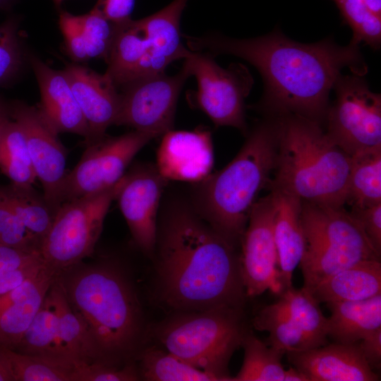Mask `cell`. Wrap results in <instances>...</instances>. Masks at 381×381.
Here are the masks:
<instances>
[{"instance_id":"obj_40","label":"cell","mask_w":381,"mask_h":381,"mask_svg":"<svg viewBox=\"0 0 381 381\" xmlns=\"http://www.w3.org/2000/svg\"><path fill=\"white\" fill-rule=\"evenodd\" d=\"M59 25L65 40L68 53L77 62L87 61L85 44L78 16L61 11Z\"/></svg>"},{"instance_id":"obj_29","label":"cell","mask_w":381,"mask_h":381,"mask_svg":"<svg viewBox=\"0 0 381 381\" xmlns=\"http://www.w3.org/2000/svg\"><path fill=\"white\" fill-rule=\"evenodd\" d=\"M241 346L244 358L233 381H283L285 369L282 363L284 352L268 346L246 332Z\"/></svg>"},{"instance_id":"obj_36","label":"cell","mask_w":381,"mask_h":381,"mask_svg":"<svg viewBox=\"0 0 381 381\" xmlns=\"http://www.w3.org/2000/svg\"><path fill=\"white\" fill-rule=\"evenodd\" d=\"M85 44L88 59H107L111 48L118 24L108 20L99 2L88 13L78 16Z\"/></svg>"},{"instance_id":"obj_19","label":"cell","mask_w":381,"mask_h":381,"mask_svg":"<svg viewBox=\"0 0 381 381\" xmlns=\"http://www.w3.org/2000/svg\"><path fill=\"white\" fill-rule=\"evenodd\" d=\"M30 61L40 91L42 116L58 134L75 133L85 140L87 123L64 71L52 68L35 56Z\"/></svg>"},{"instance_id":"obj_4","label":"cell","mask_w":381,"mask_h":381,"mask_svg":"<svg viewBox=\"0 0 381 381\" xmlns=\"http://www.w3.org/2000/svg\"><path fill=\"white\" fill-rule=\"evenodd\" d=\"M57 278L71 309L84 325L99 361L115 364L131 356L140 341L142 314L123 274L109 264L76 265Z\"/></svg>"},{"instance_id":"obj_28","label":"cell","mask_w":381,"mask_h":381,"mask_svg":"<svg viewBox=\"0 0 381 381\" xmlns=\"http://www.w3.org/2000/svg\"><path fill=\"white\" fill-rule=\"evenodd\" d=\"M279 301L289 318L308 338L313 348L327 342V318L320 308V303L303 287L291 286L279 294Z\"/></svg>"},{"instance_id":"obj_35","label":"cell","mask_w":381,"mask_h":381,"mask_svg":"<svg viewBox=\"0 0 381 381\" xmlns=\"http://www.w3.org/2000/svg\"><path fill=\"white\" fill-rule=\"evenodd\" d=\"M14 351L67 361L60 349L57 318L47 295Z\"/></svg>"},{"instance_id":"obj_34","label":"cell","mask_w":381,"mask_h":381,"mask_svg":"<svg viewBox=\"0 0 381 381\" xmlns=\"http://www.w3.org/2000/svg\"><path fill=\"white\" fill-rule=\"evenodd\" d=\"M255 329L269 333V346L286 353L313 349L308 338L289 318L277 302L264 307L254 319Z\"/></svg>"},{"instance_id":"obj_15","label":"cell","mask_w":381,"mask_h":381,"mask_svg":"<svg viewBox=\"0 0 381 381\" xmlns=\"http://www.w3.org/2000/svg\"><path fill=\"white\" fill-rule=\"evenodd\" d=\"M10 116L21 127L43 197L54 214L60 207L59 191L66 176V151L39 109L23 103L13 104Z\"/></svg>"},{"instance_id":"obj_46","label":"cell","mask_w":381,"mask_h":381,"mask_svg":"<svg viewBox=\"0 0 381 381\" xmlns=\"http://www.w3.org/2000/svg\"><path fill=\"white\" fill-rule=\"evenodd\" d=\"M283 381H309L306 375L294 366L285 370Z\"/></svg>"},{"instance_id":"obj_37","label":"cell","mask_w":381,"mask_h":381,"mask_svg":"<svg viewBox=\"0 0 381 381\" xmlns=\"http://www.w3.org/2000/svg\"><path fill=\"white\" fill-rule=\"evenodd\" d=\"M15 18L0 25V85L11 80L21 68L23 53Z\"/></svg>"},{"instance_id":"obj_20","label":"cell","mask_w":381,"mask_h":381,"mask_svg":"<svg viewBox=\"0 0 381 381\" xmlns=\"http://www.w3.org/2000/svg\"><path fill=\"white\" fill-rule=\"evenodd\" d=\"M188 0H174L157 12L138 19L147 55L143 76L165 72L171 63L184 59L190 52L181 41V17Z\"/></svg>"},{"instance_id":"obj_1","label":"cell","mask_w":381,"mask_h":381,"mask_svg":"<svg viewBox=\"0 0 381 381\" xmlns=\"http://www.w3.org/2000/svg\"><path fill=\"white\" fill-rule=\"evenodd\" d=\"M191 51L212 56L241 58L260 73L264 92L252 109L262 116L294 114L324 124L334 84L344 68L363 76L368 66L359 44L340 46L332 37L315 43H301L279 30L258 37L236 39L218 33L186 36Z\"/></svg>"},{"instance_id":"obj_11","label":"cell","mask_w":381,"mask_h":381,"mask_svg":"<svg viewBox=\"0 0 381 381\" xmlns=\"http://www.w3.org/2000/svg\"><path fill=\"white\" fill-rule=\"evenodd\" d=\"M154 138L134 130L116 137L104 136L87 145L78 163L66 174L59 191L60 205L116 184L136 154Z\"/></svg>"},{"instance_id":"obj_41","label":"cell","mask_w":381,"mask_h":381,"mask_svg":"<svg viewBox=\"0 0 381 381\" xmlns=\"http://www.w3.org/2000/svg\"><path fill=\"white\" fill-rule=\"evenodd\" d=\"M349 213L358 222L373 248L381 255V203L353 207Z\"/></svg>"},{"instance_id":"obj_10","label":"cell","mask_w":381,"mask_h":381,"mask_svg":"<svg viewBox=\"0 0 381 381\" xmlns=\"http://www.w3.org/2000/svg\"><path fill=\"white\" fill-rule=\"evenodd\" d=\"M323 127L329 138L349 156L381 147V95L363 76L340 74Z\"/></svg>"},{"instance_id":"obj_27","label":"cell","mask_w":381,"mask_h":381,"mask_svg":"<svg viewBox=\"0 0 381 381\" xmlns=\"http://www.w3.org/2000/svg\"><path fill=\"white\" fill-rule=\"evenodd\" d=\"M0 169L16 187H31L37 179L24 133L11 116L0 135Z\"/></svg>"},{"instance_id":"obj_39","label":"cell","mask_w":381,"mask_h":381,"mask_svg":"<svg viewBox=\"0 0 381 381\" xmlns=\"http://www.w3.org/2000/svg\"><path fill=\"white\" fill-rule=\"evenodd\" d=\"M139 378L138 370L131 364L119 368L96 361L75 363L71 381H134Z\"/></svg>"},{"instance_id":"obj_33","label":"cell","mask_w":381,"mask_h":381,"mask_svg":"<svg viewBox=\"0 0 381 381\" xmlns=\"http://www.w3.org/2000/svg\"><path fill=\"white\" fill-rule=\"evenodd\" d=\"M1 190L14 213L40 246L54 215L43 195L40 196L32 186L20 188L10 185L1 187Z\"/></svg>"},{"instance_id":"obj_8","label":"cell","mask_w":381,"mask_h":381,"mask_svg":"<svg viewBox=\"0 0 381 381\" xmlns=\"http://www.w3.org/2000/svg\"><path fill=\"white\" fill-rule=\"evenodd\" d=\"M122 178L109 188L62 203L55 212L40 253L44 266L57 277L92 253Z\"/></svg>"},{"instance_id":"obj_12","label":"cell","mask_w":381,"mask_h":381,"mask_svg":"<svg viewBox=\"0 0 381 381\" xmlns=\"http://www.w3.org/2000/svg\"><path fill=\"white\" fill-rule=\"evenodd\" d=\"M190 75L183 66L174 75L165 72L145 75L124 85L116 125L162 136L174 128L177 102Z\"/></svg>"},{"instance_id":"obj_18","label":"cell","mask_w":381,"mask_h":381,"mask_svg":"<svg viewBox=\"0 0 381 381\" xmlns=\"http://www.w3.org/2000/svg\"><path fill=\"white\" fill-rule=\"evenodd\" d=\"M358 342L326 344L286 354L288 361L309 381L379 380V376L365 359Z\"/></svg>"},{"instance_id":"obj_14","label":"cell","mask_w":381,"mask_h":381,"mask_svg":"<svg viewBox=\"0 0 381 381\" xmlns=\"http://www.w3.org/2000/svg\"><path fill=\"white\" fill-rule=\"evenodd\" d=\"M168 181L155 164H137L123 175L116 198L135 243L150 256L155 253L161 200Z\"/></svg>"},{"instance_id":"obj_47","label":"cell","mask_w":381,"mask_h":381,"mask_svg":"<svg viewBox=\"0 0 381 381\" xmlns=\"http://www.w3.org/2000/svg\"><path fill=\"white\" fill-rule=\"evenodd\" d=\"M0 381H13L11 373L0 348Z\"/></svg>"},{"instance_id":"obj_3","label":"cell","mask_w":381,"mask_h":381,"mask_svg":"<svg viewBox=\"0 0 381 381\" xmlns=\"http://www.w3.org/2000/svg\"><path fill=\"white\" fill-rule=\"evenodd\" d=\"M279 128V117L263 116L248 131L235 157L222 169L192 183L187 196L195 211L236 248L260 193L270 186Z\"/></svg>"},{"instance_id":"obj_42","label":"cell","mask_w":381,"mask_h":381,"mask_svg":"<svg viewBox=\"0 0 381 381\" xmlns=\"http://www.w3.org/2000/svg\"><path fill=\"white\" fill-rule=\"evenodd\" d=\"M42 261L40 250H23L0 244V273Z\"/></svg>"},{"instance_id":"obj_45","label":"cell","mask_w":381,"mask_h":381,"mask_svg":"<svg viewBox=\"0 0 381 381\" xmlns=\"http://www.w3.org/2000/svg\"><path fill=\"white\" fill-rule=\"evenodd\" d=\"M358 343L363 356L371 368H380L381 328L372 332Z\"/></svg>"},{"instance_id":"obj_48","label":"cell","mask_w":381,"mask_h":381,"mask_svg":"<svg viewBox=\"0 0 381 381\" xmlns=\"http://www.w3.org/2000/svg\"><path fill=\"white\" fill-rule=\"evenodd\" d=\"M10 114L9 109L3 104L0 99V135L3 128V126L6 121L9 119Z\"/></svg>"},{"instance_id":"obj_23","label":"cell","mask_w":381,"mask_h":381,"mask_svg":"<svg viewBox=\"0 0 381 381\" xmlns=\"http://www.w3.org/2000/svg\"><path fill=\"white\" fill-rule=\"evenodd\" d=\"M326 305L331 313L327 336L335 342L356 343L381 328V294L365 300Z\"/></svg>"},{"instance_id":"obj_26","label":"cell","mask_w":381,"mask_h":381,"mask_svg":"<svg viewBox=\"0 0 381 381\" xmlns=\"http://www.w3.org/2000/svg\"><path fill=\"white\" fill-rule=\"evenodd\" d=\"M381 203V147L351 156L346 204L351 208Z\"/></svg>"},{"instance_id":"obj_32","label":"cell","mask_w":381,"mask_h":381,"mask_svg":"<svg viewBox=\"0 0 381 381\" xmlns=\"http://www.w3.org/2000/svg\"><path fill=\"white\" fill-rule=\"evenodd\" d=\"M353 32L351 43L377 50L381 44V0H332Z\"/></svg>"},{"instance_id":"obj_16","label":"cell","mask_w":381,"mask_h":381,"mask_svg":"<svg viewBox=\"0 0 381 381\" xmlns=\"http://www.w3.org/2000/svg\"><path fill=\"white\" fill-rule=\"evenodd\" d=\"M159 174L167 181L199 182L212 172L214 149L210 131L167 132L157 149L156 164Z\"/></svg>"},{"instance_id":"obj_49","label":"cell","mask_w":381,"mask_h":381,"mask_svg":"<svg viewBox=\"0 0 381 381\" xmlns=\"http://www.w3.org/2000/svg\"><path fill=\"white\" fill-rule=\"evenodd\" d=\"M17 0H0V9L8 8Z\"/></svg>"},{"instance_id":"obj_25","label":"cell","mask_w":381,"mask_h":381,"mask_svg":"<svg viewBox=\"0 0 381 381\" xmlns=\"http://www.w3.org/2000/svg\"><path fill=\"white\" fill-rule=\"evenodd\" d=\"M47 297L56 313L62 356L74 364L99 361L95 346L82 322L71 309L58 278Z\"/></svg>"},{"instance_id":"obj_43","label":"cell","mask_w":381,"mask_h":381,"mask_svg":"<svg viewBox=\"0 0 381 381\" xmlns=\"http://www.w3.org/2000/svg\"><path fill=\"white\" fill-rule=\"evenodd\" d=\"M44 266L40 261L22 268L0 273V297L14 289Z\"/></svg>"},{"instance_id":"obj_13","label":"cell","mask_w":381,"mask_h":381,"mask_svg":"<svg viewBox=\"0 0 381 381\" xmlns=\"http://www.w3.org/2000/svg\"><path fill=\"white\" fill-rule=\"evenodd\" d=\"M274 202L272 194L258 199L253 206L241 238V274L246 297L269 290L279 295L277 253L274 238Z\"/></svg>"},{"instance_id":"obj_44","label":"cell","mask_w":381,"mask_h":381,"mask_svg":"<svg viewBox=\"0 0 381 381\" xmlns=\"http://www.w3.org/2000/svg\"><path fill=\"white\" fill-rule=\"evenodd\" d=\"M135 0H99L101 9L106 18L116 24L131 20Z\"/></svg>"},{"instance_id":"obj_5","label":"cell","mask_w":381,"mask_h":381,"mask_svg":"<svg viewBox=\"0 0 381 381\" xmlns=\"http://www.w3.org/2000/svg\"><path fill=\"white\" fill-rule=\"evenodd\" d=\"M279 118L277 162L268 189H283L304 202L344 207L351 157L320 123L294 114Z\"/></svg>"},{"instance_id":"obj_31","label":"cell","mask_w":381,"mask_h":381,"mask_svg":"<svg viewBox=\"0 0 381 381\" xmlns=\"http://www.w3.org/2000/svg\"><path fill=\"white\" fill-rule=\"evenodd\" d=\"M140 374L150 381H222L168 351L149 348L141 354Z\"/></svg>"},{"instance_id":"obj_24","label":"cell","mask_w":381,"mask_h":381,"mask_svg":"<svg viewBox=\"0 0 381 381\" xmlns=\"http://www.w3.org/2000/svg\"><path fill=\"white\" fill-rule=\"evenodd\" d=\"M56 278L44 266L23 296L0 309V348L16 349Z\"/></svg>"},{"instance_id":"obj_17","label":"cell","mask_w":381,"mask_h":381,"mask_svg":"<svg viewBox=\"0 0 381 381\" xmlns=\"http://www.w3.org/2000/svg\"><path fill=\"white\" fill-rule=\"evenodd\" d=\"M64 71L87 123V146L103 138L107 128L116 125L121 93L105 73L75 64L68 65Z\"/></svg>"},{"instance_id":"obj_2","label":"cell","mask_w":381,"mask_h":381,"mask_svg":"<svg viewBox=\"0 0 381 381\" xmlns=\"http://www.w3.org/2000/svg\"><path fill=\"white\" fill-rule=\"evenodd\" d=\"M155 251L159 290L169 306L181 312L243 309L246 295L237 248L187 196L171 195L162 202Z\"/></svg>"},{"instance_id":"obj_22","label":"cell","mask_w":381,"mask_h":381,"mask_svg":"<svg viewBox=\"0 0 381 381\" xmlns=\"http://www.w3.org/2000/svg\"><path fill=\"white\" fill-rule=\"evenodd\" d=\"M317 302L365 300L381 294L380 260H366L349 266L317 284L310 291Z\"/></svg>"},{"instance_id":"obj_7","label":"cell","mask_w":381,"mask_h":381,"mask_svg":"<svg viewBox=\"0 0 381 381\" xmlns=\"http://www.w3.org/2000/svg\"><path fill=\"white\" fill-rule=\"evenodd\" d=\"M305 250L300 265L309 292L332 274L366 260H380L358 222L344 207L302 201Z\"/></svg>"},{"instance_id":"obj_9","label":"cell","mask_w":381,"mask_h":381,"mask_svg":"<svg viewBox=\"0 0 381 381\" xmlns=\"http://www.w3.org/2000/svg\"><path fill=\"white\" fill-rule=\"evenodd\" d=\"M183 66L197 80L196 91L188 93L190 104L203 111L215 127L231 126L246 135L245 99L254 80L248 69L240 63L227 68L219 66L207 52L191 51Z\"/></svg>"},{"instance_id":"obj_21","label":"cell","mask_w":381,"mask_h":381,"mask_svg":"<svg viewBox=\"0 0 381 381\" xmlns=\"http://www.w3.org/2000/svg\"><path fill=\"white\" fill-rule=\"evenodd\" d=\"M269 190L274 202L273 232L279 281L284 291L292 286L293 273L300 264L305 250L301 221L302 200L283 189L271 188Z\"/></svg>"},{"instance_id":"obj_6","label":"cell","mask_w":381,"mask_h":381,"mask_svg":"<svg viewBox=\"0 0 381 381\" xmlns=\"http://www.w3.org/2000/svg\"><path fill=\"white\" fill-rule=\"evenodd\" d=\"M243 309L227 307L182 312L157 330L167 351L192 366L233 381L228 364L246 333Z\"/></svg>"},{"instance_id":"obj_50","label":"cell","mask_w":381,"mask_h":381,"mask_svg":"<svg viewBox=\"0 0 381 381\" xmlns=\"http://www.w3.org/2000/svg\"><path fill=\"white\" fill-rule=\"evenodd\" d=\"M64 0H53V1L54 2V4L57 6H59L61 2L63 1Z\"/></svg>"},{"instance_id":"obj_30","label":"cell","mask_w":381,"mask_h":381,"mask_svg":"<svg viewBox=\"0 0 381 381\" xmlns=\"http://www.w3.org/2000/svg\"><path fill=\"white\" fill-rule=\"evenodd\" d=\"M13 381H71L75 364L1 348Z\"/></svg>"},{"instance_id":"obj_38","label":"cell","mask_w":381,"mask_h":381,"mask_svg":"<svg viewBox=\"0 0 381 381\" xmlns=\"http://www.w3.org/2000/svg\"><path fill=\"white\" fill-rule=\"evenodd\" d=\"M0 244L40 250V243L28 231L6 201L0 186Z\"/></svg>"}]
</instances>
